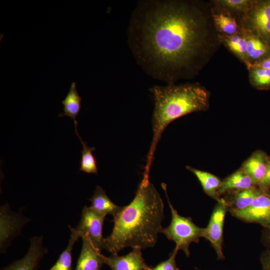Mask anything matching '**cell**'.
I'll return each instance as SVG.
<instances>
[{
	"label": "cell",
	"mask_w": 270,
	"mask_h": 270,
	"mask_svg": "<svg viewBox=\"0 0 270 270\" xmlns=\"http://www.w3.org/2000/svg\"><path fill=\"white\" fill-rule=\"evenodd\" d=\"M74 122L75 134L78 136L82 146V149L81 151L82 156L80 161V171L88 174H98L97 161L96 157L92 154V152L96 150V148L95 147H88L87 142L82 140L77 130L78 122L76 120H74Z\"/></svg>",
	"instance_id": "603a6c76"
},
{
	"label": "cell",
	"mask_w": 270,
	"mask_h": 270,
	"mask_svg": "<svg viewBox=\"0 0 270 270\" xmlns=\"http://www.w3.org/2000/svg\"><path fill=\"white\" fill-rule=\"evenodd\" d=\"M0 252L6 251L10 241L19 235L24 225L30 220L12 211L8 204L0 207Z\"/></svg>",
	"instance_id": "9c48e42d"
},
{
	"label": "cell",
	"mask_w": 270,
	"mask_h": 270,
	"mask_svg": "<svg viewBox=\"0 0 270 270\" xmlns=\"http://www.w3.org/2000/svg\"><path fill=\"white\" fill-rule=\"evenodd\" d=\"M228 206L224 198L215 206L208 224L204 228L202 237L208 240L214 250L218 260L224 259L222 252L224 221Z\"/></svg>",
	"instance_id": "52a82bcc"
},
{
	"label": "cell",
	"mask_w": 270,
	"mask_h": 270,
	"mask_svg": "<svg viewBox=\"0 0 270 270\" xmlns=\"http://www.w3.org/2000/svg\"><path fill=\"white\" fill-rule=\"evenodd\" d=\"M81 101L82 98L77 91L76 83L74 82L70 85L66 96L62 101L64 112L60 114L58 116H68L72 120H76L81 110Z\"/></svg>",
	"instance_id": "7402d4cb"
},
{
	"label": "cell",
	"mask_w": 270,
	"mask_h": 270,
	"mask_svg": "<svg viewBox=\"0 0 270 270\" xmlns=\"http://www.w3.org/2000/svg\"><path fill=\"white\" fill-rule=\"evenodd\" d=\"M248 70L249 81L252 87L260 90H270V70L252 66Z\"/></svg>",
	"instance_id": "cb8c5ba5"
},
{
	"label": "cell",
	"mask_w": 270,
	"mask_h": 270,
	"mask_svg": "<svg viewBox=\"0 0 270 270\" xmlns=\"http://www.w3.org/2000/svg\"><path fill=\"white\" fill-rule=\"evenodd\" d=\"M260 190L262 191L266 192L268 188H270V158H268V166L265 176L258 186Z\"/></svg>",
	"instance_id": "4316f807"
},
{
	"label": "cell",
	"mask_w": 270,
	"mask_h": 270,
	"mask_svg": "<svg viewBox=\"0 0 270 270\" xmlns=\"http://www.w3.org/2000/svg\"><path fill=\"white\" fill-rule=\"evenodd\" d=\"M242 28L246 39L248 58L252 66L270 56V46L258 34Z\"/></svg>",
	"instance_id": "4fadbf2b"
},
{
	"label": "cell",
	"mask_w": 270,
	"mask_h": 270,
	"mask_svg": "<svg viewBox=\"0 0 270 270\" xmlns=\"http://www.w3.org/2000/svg\"><path fill=\"white\" fill-rule=\"evenodd\" d=\"M228 212L243 222L270 228V193L263 191L248 208L238 210H229Z\"/></svg>",
	"instance_id": "ba28073f"
},
{
	"label": "cell",
	"mask_w": 270,
	"mask_h": 270,
	"mask_svg": "<svg viewBox=\"0 0 270 270\" xmlns=\"http://www.w3.org/2000/svg\"><path fill=\"white\" fill-rule=\"evenodd\" d=\"M178 250L175 248L168 259L160 262L154 268H150V270H180L176 266V261Z\"/></svg>",
	"instance_id": "484cf974"
},
{
	"label": "cell",
	"mask_w": 270,
	"mask_h": 270,
	"mask_svg": "<svg viewBox=\"0 0 270 270\" xmlns=\"http://www.w3.org/2000/svg\"><path fill=\"white\" fill-rule=\"evenodd\" d=\"M212 4V19L218 34L230 36L242 30V26L234 17L224 9Z\"/></svg>",
	"instance_id": "5bb4252c"
},
{
	"label": "cell",
	"mask_w": 270,
	"mask_h": 270,
	"mask_svg": "<svg viewBox=\"0 0 270 270\" xmlns=\"http://www.w3.org/2000/svg\"><path fill=\"white\" fill-rule=\"evenodd\" d=\"M154 100L152 120L153 137L146 156L144 172L150 174L156 146L166 128L189 114L207 110L210 92L198 82L154 86L150 88Z\"/></svg>",
	"instance_id": "3957f363"
},
{
	"label": "cell",
	"mask_w": 270,
	"mask_h": 270,
	"mask_svg": "<svg viewBox=\"0 0 270 270\" xmlns=\"http://www.w3.org/2000/svg\"><path fill=\"white\" fill-rule=\"evenodd\" d=\"M171 211L172 219L170 225L162 229L160 232L164 234L170 240L176 243V248L182 250L186 256L190 254V244L197 243L200 238L202 237L204 228L196 225L191 218L180 215L172 204L166 192V185L162 184Z\"/></svg>",
	"instance_id": "277c9868"
},
{
	"label": "cell",
	"mask_w": 270,
	"mask_h": 270,
	"mask_svg": "<svg viewBox=\"0 0 270 270\" xmlns=\"http://www.w3.org/2000/svg\"><path fill=\"white\" fill-rule=\"evenodd\" d=\"M150 268L149 267L148 269H146V270H150Z\"/></svg>",
	"instance_id": "4dcf8cb0"
},
{
	"label": "cell",
	"mask_w": 270,
	"mask_h": 270,
	"mask_svg": "<svg viewBox=\"0 0 270 270\" xmlns=\"http://www.w3.org/2000/svg\"><path fill=\"white\" fill-rule=\"evenodd\" d=\"M252 66L261 67L270 70V56L254 64Z\"/></svg>",
	"instance_id": "f1b7e54d"
},
{
	"label": "cell",
	"mask_w": 270,
	"mask_h": 270,
	"mask_svg": "<svg viewBox=\"0 0 270 270\" xmlns=\"http://www.w3.org/2000/svg\"><path fill=\"white\" fill-rule=\"evenodd\" d=\"M164 204L149 175L144 174L132 201L114 217L111 234L103 248L112 256L126 247H154L162 228Z\"/></svg>",
	"instance_id": "7a4b0ae2"
},
{
	"label": "cell",
	"mask_w": 270,
	"mask_h": 270,
	"mask_svg": "<svg viewBox=\"0 0 270 270\" xmlns=\"http://www.w3.org/2000/svg\"><path fill=\"white\" fill-rule=\"evenodd\" d=\"M269 157L262 151H255L243 163L242 168L252 179L255 185L262 181L267 169Z\"/></svg>",
	"instance_id": "9a60e30c"
},
{
	"label": "cell",
	"mask_w": 270,
	"mask_h": 270,
	"mask_svg": "<svg viewBox=\"0 0 270 270\" xmlns=\"http://www.w3.org/2000/svg\"><path fill=\"white\" fill-rule=\"evenodd\" d=\"M82 247L74 270H100L104 264L101 251L86 237H82Z\"/></svg>",
	"instance_id": "7c38bea8"
},
{
	"label": "cell",
	"mask_w": 270,
	"mask_h": 270,
	"mask_svg": "<svg viewBox=\"0 0 270 270\" xmlns=\"http://www.w3.org/2000/svg\"><path fill=\"white\" fill-rule=\"evenodd\" d=\"M254 185L250 177L241 168L222 181L218 194L220 196L228 192H238L248 189Z\"/></svg>",
	"instance_id": "e0dca14e"
},
{
	"label": "cell",
	"mask_w": 270,
	"mask_h": 270,
	"mask_svg": "<svg viewBox=\"0 0 270 270\" xmlns=\"http://www.w3.org/2000/svg\"><path fill=\"white\" fill-rule=\"evenodd\" d=\"M105 217L90 206H84L78 224L75 228L69 226L70 230L79 238H88L93 246L101 251L103 249L104 240L102 229Z\"/></svg>",
	"instance_id": "5b68a950"
},
{
	"label": "cell",
	"mask_w": 270,
	"mask_h": 270,
	"mask_svg": "<svg viewBox=\"0 0 270 270\" xmlns=\"http://www.w3.org/2000/svg\"><path fill=\"white\" fill-rule=\"evenodd\" d=\"M220 42L246 66L248 70L250 68L247 52L246 39L242 27V30L232 36L218 34Z\"/></svg>",
	"instance_id": "2e32d148"
},
{
	"label": "cell",
	"mask_w": 270,
	"mask_h": 270,
	"mask_svg": "<svg viewBox=\"0 0 270 270\" xmlns=\"http://www.w3.org/2000/svg\"><path fill=\"white\" fill-rule=\"evenodd\" d=\"M186 169L192 172L196 177L200 183L204 192L217 202H220L222 198H220L218 190L222 180L210 172L201 170L190 166H186Z\"/></svg>",
	"instance_id": "d6986e66"
},
{
	"label": "cell",
	"mask_w": 270,
	"mask_h": 270,
	"mask_svg": "<svg viewBox=\"0 0 270 270\" xmlns=\"http://www.w3.org/2000/svg\"><path fill=\"white\" fill-rule=\"evenodd\" d=\"M264 240L267 244L270 246V228H268L264 236Z\"/></svg>",
	"instance_id": "f546056e"
},
{
	"label": "cell",
	"mask_w": 270,
	"mask_h": 270,
	"mask_svg": "<svg viewBox=\"0 0 270 270\" xmlns=\"http://www.w3.org/2000/svg\"><path fill=\"white\" fill-rule=\"evenodd\" d=\"M78 237L71 232L66 248L60 254L54 265L48 270H72V250Z\"/></svg>",
	"instance_id": "d4e9b609"
},
{
	"label": "cell",
	"mask_w": 270,
	"mask_h": 270,
	"mask_svg": "<svg viewBox=\"0 0 270 270\" xmlns=\"http://www.w3.org/2000/svg\"><path fill=\"white\" fill-rule=\"evenodd\" d=\"M264 270H270V249L263 252L260 258Z\"/></svg>",
	"instance_id": "83f0119b"
},
{
	"label": "cell",
	"mask_w": 270,
	"mask_h": 270,
	"mask_svg": "<svg viewBox=\"0 0 270 270\" xmlns=\"http://www.w3.org/2000/svg\"><path fill=\"white\" fill-rule=\"evenodd\" d=\"M242 26L258 34L270 46V0H254Z\"/></svg>",
	"instance_id": "8992f818"
},
{
	"label": "cell",
	"mask_w": 270,
	"mask_h": 270,
	"mask_svg": "<svg viewBox=\"0 0 270 270\" xmlns=\"http://www.w3.org/2000/svg\"><path fill=\"white\" fill-rule=\"evenodd\" d=\"M254 0H216L210 1L215 6L224 9L242 22L251 8Z\"/></svg>",
	"instance_id": "ffe728a7"
},
{
	"label": "cell",
	"mask_w": 270,
	"mask_h": 270,
	"mask_svg": "<svg viewBox=\"0 0 270 270\" xmlns=\"http://www.w3.org/2000/svg\"><path fill=\"white\" fill-rule=\"evenodd\" d=\"M42 242V236L32 238L26 254L1 270H38L40 260L48 252Z\"/></svg>",
	"instance_id": "30bf717a"
},
{
	"label": "cell",
	"mask_w": 270,
	"mask_h": 270,
	"mask_svg": "<svg viewBox=\"0 0 270 270\" xmlns=\"http://www.w3.org/2000/svg\"><path fill=\"white\" fill-rule=\"evenodd\" d=\"M92 204L90 207L98 213L105 216L111 214L115 216L122 210V206L116 204L108 198L105 190L97 186L92 197L89 199Z\"/></svg>",
	"instance_id": "ac0fdd59"
},
{
	"label": "cell",
	"mask_w": 270,
	"mask_h": 270,
	"mask_svg": "<svg viewBox=\"0 0 270 270\" xmlns=\"http://www.w3.org/2000/svg\"><path fill=\"white\" fill-rule=\"evenodd\" d=\"M263 191L255 186L236 192L232 198L226 201L228 210H242L250 206L255 198Z\"/></svg>",
	"instance_id": "44dd1931"
},
{
	"label": "cell",
	"mask_w": 270,
	"mask_h": 270,
	"mask_svg": "<svg viewBox=\"0 0 270 270\" xmlns=\"http://www.w3.org/2000/svg\"><path fill=\"white\" fill-rule=\"evenodd\" d=\"M127 36L138 64L168 84L194 78L221 44L211 2L198 0L140 1Z\"/></svg>",
	"instance_id": "6da1fadb"
},
{
	"label": "cell",
	"mask_w": 270,
	"mask_h": 270,
	"mask_svg": "<svg viewBox=\"0 0 270 270\" xmlns=\"http://www.w3.org/2000/svg\"><path fill=\"white\" fill-rule=\"evenodd\" d=\"M104 264L112 270H146L148 266L142 253V249L132 248L128 254L118 256V254L106 256L102 254Z\"/></svg>",
	"instance_id": "8fae6325"
}]
</instances>
